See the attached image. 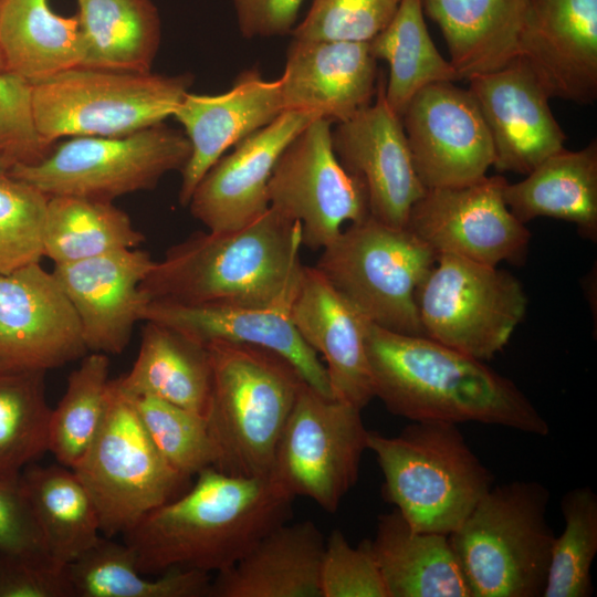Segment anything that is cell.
Here are the masks:
<instances>
[{
	"label": "cell",
	"mask_w": 597,
	"mask_h": 597,
	"mask_svg": "<svg viewBox=\"0 0 597 597\" xmlns=\"http://www.w3.org/2000/svg\"><path fill=\"white\" fill-rule=\"evenodd\" d=\"M191 81L75 66L31 84L35 125L50 145L61 137L132 134L172 116Z\"/></svg>",
	"instance_id": "52a82bcc"
},
{
	"label": "cell",
	"mask_w": 597,
	"mask_h": 597,
	"mask_svg": "<svg viewBox=\"0 0 597 597\" xmlns=\"http://www.w3.org/2000/svg\"><path fill=\"white\" fill-rule=\"evenodd\" d=\"M78 316L38 263L0 274V369L46 371L87 353Z\"/></svg>",
	"instance_id": "2e32d148"
},
{
	"label": "cell",
	"mask_w": 597,
	"mask_h": 597,
	"mask_svg": "<svg viewBox=\"0 0 597 597\" xmlns=\"http://www.w3.org/2000/svg\"><path fill=\"white\" fill-rule=\"evenodd\" d=\"M302 227L272 207L226 231H198L170 247L140 284L146 302L287 306L304 265Z\"/></svg>",
	"instance_id": "3957f363"
},
{
	"label": "cell",
	"mask_w": 597,
	"mask_h": 597,
	"mask_svg": "<svg viewBox=\"0 0 597 597\" xmlns=\"http://www.w3.org/2000/svg\"><path fill=\"white\" fill-rule=\"evenodd\" d=\"M536 481L492 486L449 540L472 597H542L554 532Z\"/></svg>",
	"instance_id": "8992f818"
},
{
	"label": "cell",
	"mask_w": 597,
	"mask_h": 597,
	"mask_svg": "<svg viewBox=\"0 0 597 597\" xmlns=\"http://www.w3.org/2000/svg\"><path fill=\"white\" fill-rule=\"evenodd\" d=\"M332 145L344 169L364 185L370 216L406 228L426 188L413 168L401 117L387 104L384 78L374 102L332 129Z\"/></svg>",
	"instance_id": "e0dca14e"
},
{
	"label": "cell",
	"mask_w": 597,
	"mask_h": 597,
	"mask_svg": "<svg viewBox=\"0 0 597 597\" xmlns=\"http://www.w3.org/2000/svg\"><path fill=\"white\" fill-rule=\"evenodd\" d=\"M549 97L597 98V0H527L519 55Z\"/></svg>",
	"instance_id": "d6986e66"
},
{
	"label": "cell",
	"mask_w": 597,
	"mask_h": 597,
	"mask_svg": "<svg viewBox=\"0 0 597 597\" xmlns=\"http://www.w3.org/2000/svg\"><path fill=\"white\" fill-rule=\"evenodd\" d=\"M116 380L127 396H150L207 416L212 387L209 352L174 327L146 321L135 363Z\"/></svg>",
	"instance_id": "f546056e"
},
{
	"label": "cell",
	"mask_w": 597,
	"mask_h": 597,
	"mask_svg": "<svg viewBox=\"0 0 597 597\" xmlns=\"http://www.w3.org/2000/svg\"><path fill=\"white\" fill-rule=\"evenodd\" d=\"M331 127L323 118L310 122L284 148L268 185L270 207L298 221L302 244L314 251L336 239L346 222L370 216L364 185L334 153Z\"/></svg>",
	"instance_id": "4fadbf2b"
},
{
	"label": "cell",
	"mask_w": 597,
	"mask_h": 597,
	"mask_svg": "<svg viewBox=\"0 0 597 597\" xmlns=\"http://www.w3.org/2000/svg\"><path fill=\"white\" fill-rule=\"evenodd\" d=\"M400 0H313L293 39L369 42L390 22Z\"/></svg>",
	"instance_id": "b9f144b4"
},
{
	"label": "cell",
	"mask_w": 597,
	"mask_h": 597,
	"mask_svg": "<svg viewBox=\"0 0 597 597\" xmlns=\"http://www.w3.org/2000/svg\"><path fill=\"white\" fill-rule=\"evenodd\" d=\"M564 530L555 536L542 597L593 595L591 566L597 554V494L577 486L561 502Z\"/></svg>",
	"instance_id": "f35d334b"
},
{
	"label": "cell",
	"mask_w": 597,
	"mask_h": 597,
	"mask_svg": "<svg viewBox=\"0 0 597 597\" xmlns=\"http://www.w3.org/2000/svg\"><path fill=\"white\" fill-rule=\"evenodd\" d=\"M0 554L63 569L52 558L20 475L0 479Z\"/></svg>",
	"instance_id": "f6af8a7d"
},
{
	"label": "cell",
	"mask_w": 597,
	"mask_h": 597,
	"mask_svg": "<svg viewBox=\"0 0 597 597\" xmlns=\"http://www.w3.org/2000/svg\"><path fill=\"white\" fill-rule=\"evenodd\" d=\"M303 341L325 360L332 396L363 410L375 397L363 316L315 268L304 265L290 305Z\"/></svg>",
	"instance_id": "7402d4cb"
},
{
	"label": "cell",
	"mask_w": 597,
	"mask_h": 597,
	"mask_svg": "<svg viewBox=\"0 0 597 597\" xmlns=\"http://www.w3.org/2000/svg\"><path fill=\"white\" fill-rule=\"evenodd\" d=\"M325 538L310 521L284 522L211 579L210 597H322Z\"/></svg>",
	"instance_id": "484cf974"
},
{
	"label": "cell",
	"mask_w": 597,
	"mask_h": 597,
	"mask_svg": "<svg viewBox=\"0 0 597 597\" xmlns=\"http://www.w3.org/2000/svg\"><path fill=\"white\" fill-rule=\"evenodd\" d=\"M289 308L148 301L139 320L174 327L203 345L228 342L273 350L291 362L308 385L333 397L325 366L298 334Z\"/></svg>",
	"instance_id": "d4e9b609"
},
{
	"label": "cell",
	"mask_w": 597,
	"mask_h": 597,
	"mask_svg": "<svg viewBox=\"0 0 597 597\" xmlns=\"http://www.w3.org/2000/svg\"><path fill=\"white\" fill-rule=\"evenodd\" d=\"M0 53L6 72L31 84L80 66L77 17L55 13L48 0H0Z\"/></svg>",
	"instance_id": "4dcf8cb0"
},
{
	"label": "cell",
	"mask_w": 597,
	"mask_h": 597,
	"mask_svg": "<svg viewBox=\"0 0 597 597\" xmlns=\"http://www.w3.org/2000/svg\"><path fill=\"white\" fill-rule=\"evenodd\" d=\"M108 355L91 352L69 378L63 397L51 410L48 451L73 468L94 440L106 411Z\"/></svg>",
	"instance_id": "74e56055"
},
{
	"label": "cell",
	"mask_w": 597,
	"mask_h": 597,
	"mask_svg": "<svg viewBox=\"0 0 597 597\" xmlns=\"http://www.w3.org/2000/svg\"><path fill=\"white\" fill-rule=\"evenodd\" d=\"M42 370L0 369V479L18 478L48 451L51 408Z\"/></svg>",
	"instance_id": "8d00e7d4"
},
{
	"label": "cell",
	"mask_w": 597,
	"mask_h": 597,
	"mask_svg": "<svg viewBox=\"0 0 597 597\" xmlns=\"http://www.w3.org/2000/svg\"><path fill=\"white\" fill-rule=\"evenodd\" d=\"M72 470L106 537L124 535L148 512L181 494L189 481L160 454L116 379L109 380L102 425Z\"/></svg>",
	"instance_id": "9c48e42d"
},
{
	"label": "cell",
	"mask_w": 597,
	"mask_h": 597,
	"mask_svg": "<svg viewBox=\"0 0 597 597\" xmlns=\"http://www.w3.org/2000/svg\"><path fill=\"white\" fill-rule=\"evenodd\" d=\"M416 303L425 336L485 362L510 341L527 297L507 271L439 255L416 290Z\"/></svg>",
	"instance_id": "8fae6325"
},
{
	"label": "cell",
	"mask_w": 597,
	"mask_h": 597,
	"mask_svg": "<svg viewBox=\"0 0 597 597\" xmlns=\"http://www.w3.org/2000/svg\"><path fill=\"white\" fill-rule=\"evenodd\" d=\"M468 81L491 135L496 170L527 175L564 148L567 137L552 113L551 97L520 56Z\"/></svg>",
	"instance_id": "ac0fdd59"
},
{
	"label": "cell",
	"mask_w": 597,
	"mask_h": 597,
	"mask_svg": "<svg viewBox=\"0 0 597 597\" xmlns=\"http://www.w3.org/2000/svg\"><path fill=\"white\" fill-rule=\"evenodd\" d=\"M370 545L389 597H472L449 535L416 531L395 509Z\"/></svg>",
	"instance_id": "4316f807"
},
{
	"label": "cell",
	"mask_w": 597,
	"mask_h": 597,
	"mask_svg": "<svg viewBox=\"0 0 597 597\" xmlns=\"http://www.w3.org/2000/svg\"><path fill=\"white\" fill-rule=\"evenodd\" d=\"M376 61L369 42L293 39L279 78L284 111L347 121L376 95Z\"/></svg>",
	"instance_id": "cb8c5ba5"
},
{
	"label": "cell",
	"mask_w": 597,
	"mask_h": 597,
	"mask_svg": "<svg viewBox=\"0 0 597 597\" xmlns=\"http://www.w3.org/2000/svg\"><path fill=\"white\" fill-rule=\"evenodd\" d=\"M190 155L185 133L163 123L123 136H77L55 146L40 161L8 175L48 197L76 196L103 201L154 188Z\"/></svg>",
	"instance_id": "30bf717a"
},
{
	"label": "cell",
	"mask_w": 597,
	"mask_h": 597,
	"mask_svg": "<svg viewBox=\"0 0 597 597\" xmlns=\"http://www.w3.org/2000/svg\"><path fill=\"white\" fill-rule=\"evenodd\" d=\"M526 177L506 182L503 197L514 217L527 223L538 217L576 224L578 232L597 239V142L585 148L565 147L544 159Z\"/></svg>",
	"instance_id": "f1b7e54d"
},
{
	"label": "cell",
	"mask_w": 597,
	"mask_h": 597,
	"mask_svg": "<svg viewBox=\"0 0 597 597\" xmlns=\"http://www.w3.org/2000/svg\"><path fill=\"white\" fill-rule=\"evenodd\" d=\"M366 348L375 397L395 416L549 433L547 421L522 390L483 360L427 336L396 333L370 322Z\"/></svg>",
	"instance_id": "6da1fadb"
},
{
	"label": "cell",
	"mask_w": 597,
	"mask_h": 597,
	"mask_svg": "<svg viewBox=\"0 0 597 597\" xmlns=\"http://www.w3.org/2000/svg\"><path fill=\"white\" fill-rule=\"evenodd\" d=\"M6 69H4V64H3V60H2V56H1V53H0V72H4Z\"/></svg>",
	"instance_id": "c3c4849f"
},
{
	"label": "cell",
	"mask_w": 597,
	"mask_h": 597,
	"mask_svg": "<svg viewBox=\"0 0 597 597\" xmlns=\"http://www.w3.org/2000/svg\"><path fill=\"white\" fill-rule=\"evenodd\" d=\"M423 15L421 0H400L390 22L369 41L375 59L389 66L385 97L400 117L423 87L460 80L449 60L437 50Z\"/></svg>",
	"instance_id": "e575fe53"
},
{
	"label": "cell",
	"mask_w": 597,
	"mask_h": 597,
	"mask_svg": "<svg viewBox=\"0 0 597 597\" xmlns=\"http://www.w3.org/2000/svg\"><path fill=\"white\" fill-rule=\"evenodd\" d=\"M0 597H72L64 568L0 554Z\"/></svg>",
	"instance_id": "bcb514c9"
},
{
	"label": "cell",
	"mask_w": 597,
	"mask_h": 597,
	"mask_svg": "<svg viewBox=\"0 0 597 597\" xmlns=\"http://www.w3.org/2000/svg\"><path fill=\"white\" fill-rule=\"evenodd\" d=\"M2 174H7V170L6 168L2 166V164L0 163V175Z\"/></svg>",
	"instance_id": "681fc988"
},
{
	"label": "cell",
	"mask_w": 597,
	"mask_h": 597,
	"mask_svg": "<svg viewBox=\"0 0 597 597\" xmlns=\"http://www.w3.org/2000/svg\"><path fill=\"white\" fill-rule=\"evenodd\" d=\"M280 82L247 70L217 95L186 93L172 117L184 127L190 155L181 171L179 202L188 206L209 168L232 146L284 113Z\"/></svg>",
	"instance_id": "603a6c76"
},
{
	"label": "cell",
	"mask_w": 597,
	"mask_h": 597,
	"mask_svg": "<svg viewBox=\"0 0 597 597\" xmlns=\"http://www.w3.org/2000/svg\"><path fill=\"white\" fill-rule=\"evenodd\" d=\"M48 198L20 179L0 175V274L38 263L44 256Z\"/></svg>",
	"instance_id": "60d3db41"
},
{
	"label": "cell",
	"mask_w": 597,
	"mask_h": 597,
	"mask_svg": "<svg viewBox=\"0 0 597 597\" xmlns=\"http://www.w3.org/2000/svg\"><path fill=\"white\" fill-rule=\"evenodd\" d=\"M293 498L270 478H249L213 467L193 485L148 512L124 536L144 575L170 570L221 572L265 533L287 522Z\"/></svg>",
	"instance_id": "7a4b0ae2"
},
{
	"label": "cell",
	"mask_w": 597,
	"mask_h": 597,
	"mask_svg": "<svg viewBox=\"0 0 597 597\" xmlns=\"http://www.w3.org/2000/svg\"><path fill=\"white\" fill-rule=\"evenodd\" d=\"M238 25L247 38L292 32L303 0H233Z\"/></svg>",
	"instance_id": "7dc6e473"
},
{
	"label": "cell",
	"mask_w": 597,
	"mask_h": 597,
	"mask_svg": "<svg viewBox=\"0 0 597 597\" xmlns=\"http://www.w3.org/2000/svg\"><path fill=\"white\" fill-rule=\"evenodd\" d=\"M52 148L35 125L31 83L0 72V163L7 172L14 166L42 160Z\"/></svg>",
	"instance_id": "7bdbcfd3"
},
{
	"label": "cell",
	"mask_w": 597,
	"mask_h": 597,
	"mask_svg": "<svg viewBox=\"0 0 597 597\" xmlns=\"http://www.w3.org/2000/svg\"><path fill=\"white\" fill-rule=\"evenodd\" d=\"M76 1L80 66L150 72L160 41V20L151 0Z\"/></svg>",
	"instance_id": "1f68e13d"
},
{
	"label": "cell",
	"mask_w": 597,
	"mask_h": 597,
	"mask_svg": "<svg viewBox=\"0 0 597 597\" xmlns=\"http://www.w3.org/2000/svg\"><path fill=\"white\" fill-rule=\"evenodd\" d=\"M144 240L128 214L112 201L76 196L48 198L43 255L54 265L136 249Z\"/></svg>",
	"instance_id": "d590c367"
},
{
	"label": "cell",
	"mask_w": 597,
	"mask_h": 597,
	"mask_svg": "<svg viewBox=\"0 0 597 597\" xmlns=\"http://www.w3.org/2000/svg\"><path fill=\"white\" fill-rule=\"evenodd\" d=\"M206 346L212 369L206 418L216 449L213 468L269 478L279 438L305 380L273 350L228 342Z\"/></svg>",
	"instance_id": "277c9868"
},
{
	"label": "cell",
	"mask_w": 597,
	"mask_h": 597,
	"mask_svg": "<svg viewBox=\"0 0 597 597\" xmlns=\"http://www.w3.org/2000/svg\"><path fill=\"white\" fill-rule=\"evenodd\" d=\"M72 597H205L211 577L200 570H170L155 579L137 568L125 544L100 536L97 542L64 567Z\"/></svg>",
	"instance_id": "836d02e7"
},
{
	"label": "cell",
	"mask_w": 597,
	"mask_h": 597,
	"mask_svg": "<svg viewBox=\"0 0 597 597\" xmlns=\"http://www.w3.org/2000/svg\"><path fill=\"white\" fill-rule=\"evenodd\" d=\"M461 78L496 71L519 55L527 0H421Z\"/></svg>",
	"instance_id": "83f0119b"
},
{
	"label": "cell",
	"mask_w": 597,
	"mask_h": 597,
	"mask_svg": "<svg viewBox=\"0 0 597 597\" xmlns=\"http://www.w3.org/2000/svg\"><path fill=\"white\" fill-rule=\"evenodd\" d=\"M368 430L362 410L304 381L279 438L269 478L295 499L335 513L358 479Z\"/></svg>",
	"instance_id": "7c38bea8"
},
{
	"label": "cell",
	"mask_w": 597,
	"mask_h": 597,
	"mask_svg": "<svg viewBox=\"0 0 597 597\" xmlns=\"http://www.w3.org/2000/svg\"><path fill=\"white\" fill-rule=\"evenodd\" d=\"M154 263L148 252L136 248L54 265L87 350L117 355L126 348L146 303L140 284Z\"/></svg>",
	"instance_id": "44dd1931"
},
{
	"label": "cell",
	"mask_w": 597,
	"mask_h": 597,
	"mask_svg": "<svg viewBox=\"0 0 597 597\" xmlns=\"http://www.w3.org/2000/svg\"><path fill=\"white\" fill-rule=\"evenodd\" d=\"M436 260V253L408 228L368 216L343 229L322 249L314 266L370 323L423 335L416 290Z\"/></svg>",
	"instance_id": "ba28073f"
},
{
	"label": "cell",
	"mask_w": 597,
	"mask_h": 597,
	"mask_svg": "<svg viewBox=\"0 0 597 597\" xmlns=\"http://www.w3.org/2000/svg\"><path fill=\"white\" fill-rule=\"evenodd\" d=\"M322 597H389L370 540L352 546L335 528L325 540L321 565Z\"/></svg>",
	"instance_id": "ee69618b"
},
{
	"label": "cell",
	"mask_w": 597,
	"mask_h": 597,
	"mask_svg": "<svg viewBox=\"0 0 597 597\" xmlns=\"http://www.w3.org/2000/svg\"><path fill=\"white\" fill-rule=\"evenodd\" d=\"M401 123L413 168L426 189L461 187L494 164L491 135L469 90L439 82L420 90Z\"/></svg>",
	"instance_id": "9a60e30c"
},
{
	"label": "cell",
	"mask_w": 597,
	"mask_h": 597,
	"mask_svg": "<svg viewBox=\"0 0 597 597\" xmlns=\"http://www.w3.org/2000/svg\"><path fill=\"white\" fill-rule=\"evenodd\" d=\"M507 180L485 176L461 187L430 188L412 206L406 228L437 256L454 255L498 266L521 263L531 232L503 197Z\"/></svg>",
	"instance_id": "5bb4252c"
},
{
	"label": "cell",
	"mask_w": 597,
	"mask_h": 597,
	"mask_svg": "<svg viewBox=\"0 0 597 597\" xmlns=\"http://www.w3.org/2000/svg\"><path fill=\"white\" fill-rule=\"evenodd\" d=\"M384 475L383 494L420 532L449 535L493 486L455 423L412 421L398 436L368 430Z\"/></svg>",
	"instance_id": "5b68a950"
},
{
	"label": "cell",
	"mask_w": 597,
	"mask_h": 597,
	"mask_svg": "<svg viewBox=\"0 0 597 597\" xmlns=\"http://www.w3.org/2000/svg\"><path fill=\"white\" fill-rule=\"evenodd\" d=\"M128 397L151 441L176 472L189 480L214 465L216 449L205 416L150 396Z\"/></svg>",
	"instance_id": "ab89813d"
},
{
	"label": "cell",
	"mask_w": 597,
	"mask_h": 597,
	"mask_svg": "<svg viewBox=\"0 0 597 597\" xmlns=\"http://www.w3.org/2000/svg\"><path fill=\"white\" fill-rule=\"evenodd\" d=\"M315 119L284 112L222 155L205 174L188 203L210 231L240 228L270 208L268 185L274 165L291 140Z\"/></svg>",
	"instance_id": "ffe728a7"
},
{
	"label": "cell",
	"mask_w": 597,
	"mask_h": 597,
	"mask_svg": "<svg viewBox=\"0 0 597 597\" xmlns=\"http://www.w3.org/2000/svg\"><path fill=\"white\" fill-rule=\"evenodd\" d=\"M54 562L62 568L100 538L95 505L74 471L31 463L20 474Z\"/></svg>",
	"instance_id": "d6a6232c"
}]
</instances>
